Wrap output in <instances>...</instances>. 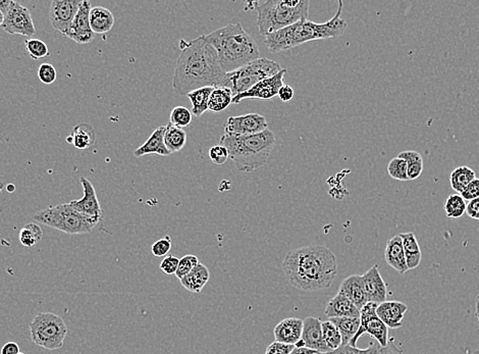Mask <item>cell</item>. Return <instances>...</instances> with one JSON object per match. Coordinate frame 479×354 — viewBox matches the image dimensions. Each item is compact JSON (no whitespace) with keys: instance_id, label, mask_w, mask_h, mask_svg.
<instances>
[{"instance_id":"obj_46","label":"cell","mask_w":479,"mask_h":354,"mask_svg":"<svg viewBox=\"0 0 479 354\" xmlns=\"http://www.w3.org/2000/svg\"><path fill=\"white\" fill-rule=\"evenodd\" d=\"M180 260L173 256H167L163 258L162 262L160 264V270L162 271L165 275H173L178 270V266H179Z\"/></svg>"},{"instance_id":"obj_26","label":"cell","mask_w":479,"mask_h":354,"mask_svg":"<svg viewBox=\"0 0 479 354\" xmlns=\"http://www.w3.org/2000/svg\"><path fill=\"white\" fill-rule=\"evenodd\" d=\"M211 278V273L204 264L199 262L196 268L184 277L181 281L182 286L191 293H200Z\"/></svg>"},{"instance_id":"obj_42","label":"cell","mask_w":479,"mask_h":354,"mask_svg":"<svg viewBox=\"0 0 479 354\" xmlns=\"http://www.w3.org/2000/svg\"><path fill=\"white\" fill-rule=\"evenodd\" d=\"M198 264V258H197L196 256H193V254H188V256L182 258L181 260H180L177 272H175V275H177L178 279H183L188 273L192 272Z\"/></svg>"},{"instance_id":"obj_22","label":"cell","mask_w":479,"mask_h":354,"mask_svg":"<svg viewBox=\"0 0 479 354\" xmlns=\"http://www.w3.org/2000/svg\"><path fill=\"white\" fill-rule=\"evenodd\" d=\"M339 292L349 298L359 311L368 303L362 275H352L346 278L341 284Z\"/></svg>"},{"instance_id":"obj_50","label":"cell","mask_w":479,"mask_h":354,"mask_svg":"<svg viewBox=\"0 0 479 354\" xmlns=\"http://www.w3.org/2000/svg\"><path fill=\"white\" fill-rule=\"evenodd\" d=\"M277 96H279L284 103H289V101L293 99L294 89L292 88L290 85L284 84L283 86L281 87V89H279Z\"/></svg>"},{"instance_id":"obj_20","label":"cell","mask_w":479,"mask_h":354,"mask_svg":"<svg viewBox=\"0 0 479 354\" xmlns=\"http://www.w3.org/2000/svg\"><path fill=\"white\" fill-rule=\"evenodd\" d=\"M303 324V320L297 317L283 320L273 330L275 341L296 346L302 338Z\"/></svg>"},{"instance_id":"obj_38","label":"cell","mask_w":479,"mask_h":354,"mask_svg":"<svg viewBox=\"0 0 479 354\" xmlns=\"http://www.w3.org/2000/svg\"><path fill=\"white\" fill-rule=\"evenodd\" d=\"M192 112L185 107H175L169 116V124L177 128L184 129L192 123Z\"/></svg>"},{"instance_id":"obj_39","label":"cell","mask_w":479,"mask_h":354,"mask_svg":"<svg viewBox=\"0 0 479 354\" xmlns=\"http://www.w3.org/2000/svg\"><path fill=\"white\" fill-rule=\"evenodd\" d=\"M25 45H26L28 54H30L31 59H35V61L45 59L50 54V48L42 40L31 38V39L27 40Z\"/></svg>"},{"instance_id":"obj_43","label":"cell","mask_w":479,"mask_h":354,"mask_svg":"<svg viewBox=\"0 0 479 354\" xmlns=\"http://www.w3.org/2000/svg\"><path fill=\"white\" fill-rule=\"evenodd\" d=\"M38 78L43 84H54L57 78V72L54 65L50 63H42L38 69Z\"/></svg>"},{"instance_id":"obj_27","label":"cell","mask_w":479,"mask_h":354,"mask_svg":"<svg viewBox=\"0 0 479 354\" xmlns=\"http://www.w3.org/2000/svg\"><path fill=\"white\" fill-rule=\"evenodd\" d=\"M114 25V16L107 8L95 6L90 12V27L93 33L107 34Z\"/></svg>"},{"instance_id":"obj_10","label":"cell","mask_w":479,"mask_h":354,"mask_svg":"<svg viewBox=\"0 0 479 354\" xmlns=\"http://www.w3.org/2000/svg\"><path fill=\"white\" fill-rule=\"evenodd\" d=\"M376 303L368 302L364 305L360 311V328L357 334L352 339L349 343L350 346L357 347V342L360 337L364 334H368L373 337L375 341L379 343L383 347H385L389 343V333H387V326L379 319L376 315Z\"/></svg>"},{"instance_id":"obj_18","label":"cell","mask_w":479,"mask_h":354,"mask_svg":"<svg viewBox=\"0 0 479 354\" xmlns=\"http://www.w3.org/2000/svg\"><path fill=\"white\" fill-rule=\"evenodd\" d=\"M362 279L368 302L381 304L387 301V284L383 281L377 264H374L368 272L362 275Z\"/></svg>"},{"instance_id":"obj_1","label":"cell","mask_w":479,"mask_h":354,"mask_svg":"<svg viewBox=\"0 0 479 354\" xmlns=\"http://www.w3.org/2000/svg\"><path fill=\"white\" fill-rule=\"evenodd\" d=\"M180 46L181 54L173 79L175 93L187 95L203 87H222L226 73L217 52L203 36L189 42L181 40Z\"/></svg>"},{"instance_id":"obj_47","label":"cell","mask_w":479,"mask_h":354,"mask_svg":"<svg viewBox=\"0 0 479 354\" xmlns=\"http://www.w3.org/2000/svg\"><path fill=\"white\" fill-rule=\"evenodd\" d=\"M295 345L285 344V343H271L266 348V354H291L295 349Z\"/></svg>"},{"instance_id":"obj_24","label":"cell","mask_w":479,"mask_h":354,"mask_svg":"<svg viewBox=\"0 0 479 354\" xmlns=\"http://www.w3.org/2000/svg\"><path fill=\"white\" fill-rule=\"evenodd\" d=\"M164 132L165 126L158 127L152 133L151 136L148 138L147 141L140 146L138 149L134 152V156L136 158H141V156H148V154H158L161 156H171L169 150L165 147L164 144Z\"/></svg>"},{"instance_id":"obj_56","label":"cell","mask_w":479,"mask_h":354,"mask_svg":"<svg viewBox=\"0 0 479 354\" xmlns=\"http://www.w3.org/2000/svg\"><path fill=\"white\" fill-rule=\"evenodd\" d=\"M4 19H6V17H4V14H2L1 12H0V27H1L2 25H3Z\"/></svg>"},{"instance_id":"obj_6","label":"cell","mask_w":479,"mask_h":354,"mask_svg":"<svg viewBox=\"0 0 479 354\" xmlns=\"http://www.w3.org/2000/svg\"><path fill=\"white\" fill-rule=\"evenodd\" d=\"M309 0H267L254 2L257 10V26L260 35L266 36L291 26L302 20H308Z\"/></svg>"},{"instance_id":"obj_2","label":"cell","mask_w":479,"mask_h":354,"mask_svg":"<svg viewBox=\"0 0 479 354\" xmlns=\"http://www.w3.org/2000/svg\"><path fill=\"white\" fill-rule=\"evenodd\" d=\"M283 270L294 288L317 292L332 285L338 273V262L332 250L310 245L290 251L284 260Z\"/></svg>"},{"instance_id":"obj_23","label":"cell","mask_w":479,"mask_h":354,"mask_svg":"<svg viewBox=\"0 0 479 354\" xmlns=\"http://www.w3.org/2000/svg\"><path fill=\"white\" fill-rule=\"evenodd\" d=\"M385 258L387 264L391 266L394 270L397 271L400 275H404L408 272L404 248H403L402 239H401L400 235H396L393 238L387 241Z\"/></svg>"},{"instance_id":"obj_25","label":"cell","mask_w":479,"mask_h":354,"mask_svg":"<svg viewBox=\"0 0 479 354\" xmlns=\"http://www.w3.org/2000/svg\"><path fill=\"white\" fill-rule=\"evenodd\" d=\"M402 239L403 248H404L405 258H406L407 268L408 270H415L418 268L423 258L421 246L418 244L414 233H403L399 234Z\"/></svg>"},{"instance_id":"obj_57","label":"cell","mask_w":479,"mask_h":354,"mask_svg":"<svg viewBox=\"0 0 479 354\" xmlns=\"http://www.w3.org/2000/svg\"><path fill=\"white\" fill-rule=\"evenodd\" d=\"M472 354H479V351H474V353Z\"/></svg>"},{"instance_id":"obj_45","label":"cell","mask_w":479,"mask_h":354,"mask_svg":"<svg viewBox=\"0 0 479 354\" xmlns=\"http://www.w3.org/2000/svg\"><path fill=\"white\" fill-rule=\"evenodd\" d=\"M171 249V239L169 236H165L164 238L156 241L153 243L151 247L152 253L154 256H165Z\"/></svg>"},{"instance_id":"obj_29","label":"cell","mask_w":479,"mask_h":354,"mask_svg":"<svg viewBox=\"0 0 479 354\" xmlns=\"http://www.w3.org/2000/svg\"><path fill=\"white\" fill-rule=\"evenodd\" d=\"M214 87H203L196 89L186 95L190 103H192L193 116L200 118L204 112L209 110V99L213 93Z\"/></svg>"},{"instance_id":"obj_36","label":"cell","mask_w":479,"mask_h":354,"mask_svg":"<svg viewBox=\"0 0 479 354\" xmlns=\"http://www.w3.org/2000/svg\"><path fill=\"white\" fill-rule=\"evenodd\" d=\"M466 201L460 194H452L444 203V211L449 218H459L466 214Z\"/></svg>"},{"instance_id":"obj_32","label":"cell","mask_w":479,"mask_h":354,"mask_svg":"<svg viewBox=\"0 0 479 354\" xmlns=\"http://www.w3.org/2000/svg\"><path fill=\"white\" fill-rule=\"evenodd\" d=\"M234 95L232 90L226 87H216L209 99V110L213 112H224L233 103Z\"/></svg>"},{"instance_id":"obj_28","label":"cell","mask_w":479,"mask_h":354,"mask_svg":"<svg viewBox=\"0 0 479 354\" xmlns=\"http://www.w3.org/2000/svg\"><path fill=\"white\" fill-rule=\"evenodd\" d=\"M71 138L74 147L85 150L94 145L96 142V133L90 124L83 123L74 127Z\"/></svg>"},{"instance_id":"obj_41","label":"cell","mask_w":479,"mask_h":354,"mask_svg":"<svg viewBox=\"0 0 479 354\" xmlns=\"http://www.w3.org/2000/svg\"><path fill=\"white\" fill-rule=\"evenodd\" d=\"M387 173L393 179L398 181H409L406 162L398 156L393 158L387 165Z\"/></svg>"},{"instance_id":"obj_51","label":"cell","mask_w":479,"mask_h":354,"mask_svg":"<svg viewBox=\"0 0 479 354\" xmlns=\"http://www.w3.org/2000/svg\"><path fill=\"white\" fill-rule=\"evenodd\" d=\"M20 353V346L16 342H8L3 345L0 354H19Z\"/></svg>"},{"instance_id":"obj_49","label":"cell","mask_w":479,"mask_h":354,"mask_svg":"<svg viewBox=\"0 0 479 354\" xmlns=\"http://www.w3.org/2000/svg\"><path fill=\"white\" fill-rule=\"evenodd\" d=\"M466 214L468 217L479 220V197L473 200L468 201L466 205Z\"/></svg>"},{"instance_id":"obj_33","label":"cell","mask_w":479,"mask_h":354,"mask_svg":"<svg viewBox=\"0 0 479 354\" xmlns=\"http://www.w3.org/2000/svg\"><path fill=\"white\" fill-rule=\"evenodd\" d=\"M476 171L469 167L462 165L454 169L450 176L451 187L456 192L461 194L465 188L476 179Z\"/></svg>"},{"instance_id":"obj_21","label":"cell","mask_w":479,"mask_h":354,"mask_svg":"<svg viewBox=\"0 0 479 354\" xmlns=\"http://www.w3.org/2000/svg\"><path fill=\"white\" fill-rule=\"evenodd\" d=\"M324 313L328 319H334V317L360 319V311L358 307L340 292H338L332 300L328 301Z\"/></svg>"},{"instance_id":"obj_34","label":"cell","mask_w":479,"mask_h":354,"mask_svg":"<svg viewBox=\"0 0 479 354\" xmlns=\"http://www.w3.org/2000/svg\"><path fill=\"white\" fill-rule=\"evenodd\" d=\"M398 158H402L406 162L409 181H413V180H416L417 178L421 177L423 171V160L419 152H414V150L403 152L398 156Z\"/></svg>"},{"instance_id":"obj_3","label":"cell","mask_w":479,"mask_h":354,"mask_svg":"<svg viewBox=\"0 0 479 354\" xmlns=\"http://www.w3.org/2000/svg\"><path fill=\"white\" fill-rule=\"evenodd\" d=\"M338 10L336 14L328 22L313 23L309 20H302L291 26L279 30L264 38V43L271 54L292 50L307 42L317 40L330 39L340 37L348 28V24L342 19L344 3L338 1Z\"/></svg>"},{"instance_id":"obj_30","label":"cell","mask_w":479,"mask_h":354,"mask_svg":"<svg viewBox=\"0 0 479 354\" xmlns=\"http://www.w3.org/2000/svg\"><path fill=\"white\" fill-rule=\"evenodd\" d=\"M187 133L184 129L177 128L171 124L165 126L164 144L169 154L181 152L185 147Z\"/></svg>"},{"instance_id":"obj_58","label":"cell","mask_w":479,"mask_h":354,"mask_svg":"<svg viewBox=\"0 0 479 354\" xmlns=\"http://www.w3.org/2000/svg\"><path fill=\"white\" fill-rule=\"evenodd\" d=\"M19 354H25V353H19Z\"/></svg>"},{"instance_id":"obj_53","label":"cell","mask_w":479,"mask_h":354,"mask_svg":"<svg viewBox=\"0 0 479 354\" xmlns=\"http://www.w3.org/2000/svg\"><path fill=\"white\" fill-rule=\"evenodd\" d=\"M291 354H322L317 353L315 351H311V349L306 348V347H295L293 351Z\"/></svg>"},{"instance_id":"obj_12","label":"cell","mask_w":479,"mask_h":354,"mask_svg":"<svg viewBox=\"0 0 479 354\" xmlns=\"http://www.w3.org/2000/svg\"><path fill=\"white\" fill-rule=\"evenodd\" d=\"M268 129L266 116L259 114H248L231 116L224 126V134L233 136L258 134Z\"/></svg>"},{"instance_id":"obj_35","label":"cell","mask_w":479,"mask_h":354,"mask_svg":"<svg viewBox=\"0 0 479 354\" xmlns=\"http://www.w3.org/2000/svg\"><path fill=\"white\" fill-rule=\"evenodd\" d=\"M321 328L324 342L330 348V353L340 348L342 346L343 340L339 329L330 321L322 322Z\"/></svg>"},{"instance_id":"obj_37","label":"cell","mask_w":479,"mask_h":354,"mask_svg":"<svg viewBox=\"0 0 479 354\" xmlns=\"http://www.w3.org/2000/svg\"><path fill=\"white\" fill-rule=\"evenodd\" d=\"M43 231L35 222L26 225L20 232V241L26 247H33L41 241Z\"/></svg>"},{"instance_id":"obj_15","label":"cell","mask_w":479,"mask_h":354,"mask_svg":"<svg viewBox=\"0 0 479 354\" xmlns=\"http://www.w3.org/2000/svg\"><path fill=\"white\" fill-rule=\"evenodd\" d=\"M91 10H92L91 2L88 0H82L79 10L71 27L65 33V37L70 38L78 44H88L94 40L95 34L93 33L90 27Z\"/></svg>"},{"instance_id":"obj_11","label":"cell","mask_w":479,"mask_h":354,"mask_svg":"<svg viewBox=\"0 0 479 354\" xmlns=\"http://www.w3.org/2000/svg\"><path fill=\"white\" fill-rule=\"evenodd\" d=\"M1 28L10 35L18 34L26 37H33L36 34L31 12L27 8L16 1L12 2Z\"/></svg>"},{"instance_id":"obj_16","label":"cell","mask_w":479,"mask_h":354,"mask_svg":"<svg viewBox=\"0 0 479 354\" xmlns=\"http://www.w3.org/2000/svg\"><path fill=\"white\" fill-rule=\"evenodd\" d=\"M80 183L83 187V197L79 200L71 201L69 202L70 205L83 215L94 220L95 222H100L103 218V209H101L94 186L91 183L90 180L85 177L80 178Z\"/></svg>"},{"instance_id":"obj_17","label":"cell","mask_w":479,"mask_h":354,"mask_svg":"<svg viewBox=\"0 0 479 354\" xmlns=\"http://www.w3.org/2000/svg\"><path fill=\"white\" fill-rule=\"evenodd\" d=\"M302 338L296 344V347H306L311 351L322 354L330 353V348L324 342L322 335L321 323L319 317H309L303 320Z\"/></svg>"},{"instance_id":"obj_52","label":"cell","mask_w":479,"mask_h":354,"mask_svg":"<svg viewBox=\"0 0 479 354\" xmlns=\"http://www.w3.org/2000/svg\"><path fill=\"white\" fill-rule=\"evenodd\" d=\"M385 349V354H403L402 349H400L399 347L394 343L393 340H392L391 342L389 341Z\"/></svg>"},{"instance_id":"obj_8","label":"cell","mask_w":479,"mask_h":354,"mask_svg":"<svg viewBox=\"0 0 479 354\" xmlns=\"http://www.w3.org/2000/svg\"><path fill=\"white\" fill-rule=\"evenodd\" d=\"M281 71V65L266 57H260L236 71L226 74L222 87L231 89L234 97L251 89L258 82L273 77Z\"/></svg>"},{"instance_id":"obj_44","label":"cell","mask_w":479,"mask_h":354,"mask_svg":"<svg viewBox=\"0 0 479 354\" xmlns=\"http://www.w3.org/2000/svg\"><path fill=\"white\" fill-rule=\"evenodd\" d=\"M209 158L213 164L222 165L226 164V160L230 158V154L224 146L215 145L209 150Z\"/></svg>"},{"instance_id":"obj_54","label":"cell","mask_w":479,"mask_h":354,"mask_svg":"<svg viewBox=\"0 0 479 354\" xmlns=\"http://www.w3.org/2000/svg\"><path fill=\"white\" fill-rule=\"evenodd\" d=\"M12 0H3V1H0V12L4 14V17L8 14V10H10V6H12Z\"/></svg>"},{"instance_id":"obj_14","label":"cell","mask_w":479,"mask_h":354,"mask_svg":"<svg viewBox=\"0 0 479 354\" xmlns=\"http://www.w3.org/2000/svg\"><path fill=\"white\" fill-rule=\"evenodd\" d=\"M82 0H52L50 8V21L52 27L63 36L71 27Z\"/></svg>"},{"instance_id":"obj_13","label":"cell","mask_w":479,"mask_h":354,"mask_svg":"<svg viewBox=\"0 0 479 354\" xmlns=\"http://www.w3.org/2000/svg\"><path fill=\"white\" fill-rule=\"evenodd\" d=\"M287 74V70L281 69V72L273 77L266 78L262 81L254 85L251 89L236 95L233 99L234 105H239L242 101L245 99H259V101H270L279 94V89L284 85V78Z\"/></svg>"},{"instance_id":"obj_19","label":"cell","mask_w":479,"mask_h":354,"mask_svg":"<svg viewBox=\"0 0 479 354\" xmlns=\"http://www.w3.org/2000/svg\"><path fill=\"white\" fill-rule=\"evenodd\" d=\"M408 307L400 301H385L377 305L376 315L390 329H399L403 326V320Z\"/></svg>"},{"instance_id":"obj_9","label":"cell","mask_w":479,"mask_h":354,"mask_svg":"<svg viewBox=\"0 0 479 354\" xmlns=\"http://www.w3.org/2000/svg\"><path fill=\"white\" fill-rule=\"evenodd\" d=\"M32 342L46 351H57L63 346L67 328L61 315L41 313L30 323Z\"/></svg>"},{"instance_id":"obj_4","label":"cell","mask_w":479,"mask_h":354,"mask_svg":"<svg viewBox=\"0 0 479 354\" xmlns=\"http://www.w3.org/2000/svg\"><path fill=\"white\" fill-rule=\"evenodd\" d=\"M203 37L217 52L222 71L226 74L260 59L257 43L240 23L226 25Z\"/></svg>"},{"instance_id":"obj_5","label":"cell","mask_w":479,"mask_h":354,"mask_svg":"<svg viewBox=\"0 0 479 354\" xmlns=\"http://www.w3.org/2000/svg\"><path fill=\"white\" fill-rule=\"evenodd\" d=\"M275 143V133L269 129L258 134L245 136L224 134L220 140V145L228 150L230 160L243 173H251L264 167Z\"/></svg>"},{"instance_id":"obj_31","label":"cell","mask_w":479,"mask_h":354,"mask_svg":"<svg viewBox=\"0 0 479 354\" xmlns=\"http://www.w3.org/2000/svg\"><path fill=\"white\" fill-rule=\"evenodd\" d=\"M330 321L340 331L343 340L342 346L349 345L352 339L357 334L361 324L360 319L356 317H334L330 319Z\"/></svg>"},{"instance_id":"obj_40","label":"cell","mask_w":479,"mask_h":354,"mask_svg":"<svg viewBox=\"0 0 479 354\" xmlns=\"http://www.w3.org/2000/svg\"><path fill=\"white\" fill-rule=\"evenodd\" d=\"M385 347L381 346L377 341H374L365 349H359L358 347L345 345V346H341L337 351L328 354H385Z\"/></svg>"},{"instance_id":"obj_55","label":"cell","mask_w":479,"mask_h":354,"mask_svg":"<svg viewBox=\"0 0 479 354\" xmlns=\"http://www.w3.org/2000/svg\"><path fill=\"white\" fill-rule=\"evenodd\" d=\"M476 317H478L479 325V294L478 298H476Z\"/></svg>"},{"instance_id":"obj_7","label":"cell","mask_w":479,"mask_h":354,"mask_svg":"<svg viewBox=\"0 0 479 354\" xmlns=\"http://www.w3.org/2000/svg\"><path fill=\"white\" fill-rule=\"evenodd\" d=\"M33 220L67 234H88L98 222L83 215L70 203L50 207L34 215Z\"/></svg>"},{"instance_id":"obj_48","label":"cell","mask_w":479,"mask_h":354,"mask_svg":"<svg viewBox=\"0 0 479 354\" xmlns=\"http://www.w3.org/2000/svg\"><path fill=\"white\" fill-rule=\"evenodd\" d=\"M460 195H461L462 198L465 201L473 200V199L478 198L479 179L476 178Z\"/></svg>"}]
</instances>
